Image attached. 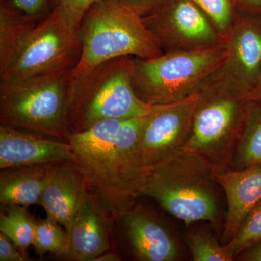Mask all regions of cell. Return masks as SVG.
<instances>
[{
    "instance_id": "6da1fadb",
    "label": "cell",
    "mask_w": 261,
    "mask_h": 261,
    "mask_svg": "<svg viewBox=\"0 0 261 261\" xmlns=\"http://www.w3.org/2000/svg\"><path fill=\"white\" fill-rule=\"evenodd\" d=\"M144 116L125 120L116 140L95 136L75 148V167L106 212L123 217L141 196L146 169L139 149Z\"/></svg>"
},
{
    "instance_id": "7a4b0ae2",
    "label": "cell",
    "mask_w": 261,
    "mask_h": 261,
    "mask_svg": "<svg viewBox=\"0 0 261 261\" xmlns=\"http://www.w3.org/2000/svg\"><path fill=\"white\" fill-rule=\"evenodd\" d=\"M135 57L113 58L69 78L65 126L80 132L106 119L145 116L152 105L144 102L133 86Z\"/></svg>"
},
{
    "instance_id": "3957f363",
    "label": "cell",
    "mask_w": 261,
    "mask_h": 261,
    "mask_svg": "<svg viewBox=\"0 0 261 261\" xmlns=\"http://www.w3.org/2000/svg\"><path fill=\"white\" fill-rule=\"evenodd\" d=\"M214 168L186 148L147 170L141 196H147L187 225L207 221L221 224V206Z\"/></svg>"
},
{
    "instance_id": "277c9868",
    "label": "cell",
    "mask_w": 261,
    "mask_h": 261,
    "mask_svg": "<svg viewBox=\"0 0 261 261\" xmlns=\"http://www.w3.org/2000/svg\"><path fill=\"white\" fill-rule=\"evenodd\" d=\"M253 103L221 69L200 89L185 148L203 158L214 169L229 168Z\"/></svg>"
},
{
    "instance_id": "5b68a950",
    "label": "cell",
    "mask_w": 261,
    "mask_h": 261,
    "mask_svg": "<svg viewBox=\"0 0 261 261\" xmlns=\"http://www.w3.org/2000/svg\"><path fill=\"white\" fill-rule=\"evenodd\" d=\"M82 53L69 78L123 56L150 59L163 54L142 17L118 0H99L86 12L80 24Z\"/></svg>"
},
{
    "instance_id": "8992f818",
    "label": "cell",
    "mask_w": 261,
    "mask_h": 261,
    "mask_svg": "<svg viewBox=\"0 0 261 261\" xmlns=\"http://www.w3.org/2000/svg\"><path fill=\"white\" fill-rule=\"evenodd\" d=\"M228 58L226 43L198 49L168 51L150 59L135 58L133 86L150 105L181 100L198 92Z\"/></svg>"
},
{
    "instance_id": "52a82bcc",
    "label": "cell",
    "mask_w": 261,
    "mask_h": 261,
    "mask_svg": "<svg viewBox=\"0 0 261 261\" xmlns=\"http://www.w3.org/2000/svg\"><path fill=\"white\" fill-rule=\"evenodd\" d=\"M70 70L0 84L1 124L36 134L65 137Z\"/></svg>"
},
{
    "instance_id": "ba28073f",
    "label": "cell",
    "mask_w": 261,
    "mask_h": 261,
    "mask_svg": "<svg viewBox=\"0 0 261 261\" xmlns=\"http://www.w3.org/2000/svg\"><path fill=\"white\" fill-rule=\"evenodd\" d=\"M82 47L80 24L61 10L51 9L33 29L8 70L0 75V84L71 71L80 61Z\"/></svg>"
},
{
    "instance_id": "9c48e42d",
    "label": "cell",
    "mask_w": 261,
    "mask_h": 261,
    "mask_svg": "<svg viewBox=\"0 0 261 261\" xmlns=\"http://www.w3.org/2000/svg\"><path fill=\"white\" fill-rule=\"evenodd\" d=\"M200 89L181 100L152 105L144 116L139 149L146 169L157 166L185 148L191 135Z\"/></svg>"
},
{
    "instance_id": "30bf717a",
    "label": "cell",
    "mask_w": 261,
    "mask_h": 261,
    "mask_svg": "<svg viewBox=\"0 0 261 261\" xmlns=\"http://www.w3.org/2000/svg\"><path fill=\"white\" fill-rule=\"evenodd\" d=\"M142 19L161 49L187 50L221 42L219 33L192 0H172Z\"/></svg>"
},
{
    "instance_id": "8fae6325",
    "label": "cell",
    "mask_w": 261,
    "mask_h": 261,
    "mask_svg": "<svg viewBox=\"0 0 261 261\" xmlns=\"http://www.w3.org/2000/svg\"><path fill=\"white\" fill-rule=\"evenodd\" d=\"M75 161L69 142H60L19 128L0 125V168L22 167Z\"/></svg>"
},
{
    "instance_id": "7c38bea8",
    "label": "cell",
    "mask_w": 261,
    "mask_h": 261,
    "mask_svg": "<svg viewBox=\"0 0 261 261\" xmlns=\"http://www.w3.org/2000/svg\"><path fill=\"white\" fill-rule=\"evenodd\" d=\"M226 43L228 58L222 70L250 97L261 74V25L250 19L240 20Z\"/></svg>"
},
{
    "instance_id": "4fadbf2b",
    "label": "cell",
    "mask_w": 261,
    "mask_h": 261,
    "mask_svg": "<svg viewBox=\"0 0 261 261\" xmlns=\"http://www.w3.org/2000/svg\"><path fill=\"white\" fill-rule=\"evenodd\" d=\"M214 177L227 202L223 241L228 243L248 213L261 200V166L235 171L214 169ZM224 244V245H225Z\"/></svg>"
},
{
    "instance_id": "5bb4252c",
    "label": "cell",
    "mask_w": 261,
    "mask_h": 261,
    "mask_svg": "<svg viewBox=\"0 0 261 261\" xmlns=\"http://www.w3.org/2000/svg\"><path fill=\"white\" fill-rule=\"evenodd\" d=\"M102 206L87 192L73 220L68 255L73 260L93 261L109 249L107 225Z\"/></svg>"
},
{
    "instance_id": "9a60e30c",
    "label": "cell",
    "mask_w": 261,
    "mask_h": 261,
    "mask_svg": "<svg viewBox=\"0 0 261 261\" xmlns=\"http://www.w3.org/2000/svg\"><path fill=\"white\" fill-rule=\"evenodd\" d=\"M122 218L132 250L140 260H177L180 251L176 240L148 213L133 207Z\"/></svg>"
},
{
    "instance_id": "2e32d148",
    "label": "cell",
    "mask_w": 261,
    "mask_h": 261,
    "mask_svg": "<svg viewBox=\"0 0 261 261\" xmlns=\"http://www.w3.org/2000/svg\"><path fill=\"white\" fill-rule=\"evenodd\" d=\"M87 192L83 178L75 168L51 166L39 205L68 232Z\"/></svg>"
},
{
    "instance_id": "e0dca14e",
    "label": "cell",
    "mask_w": 261,
    "mask_h": 261,
    "mask_svg": "<svg viewBox=\"0 0 261 261\" xmlns=\"http://www.w3.org/2000/svg\"><path fill=\"white\" fill-rule=\"evenodd\" d=\"M51 164L22 166L2 170L0 202L9 205H39Z\"/></svg>"
},
{
    "instance_id": "ac0fdd59",
    "label": "cell",
    "mask_w": 261,
    "mask_h": 261,
    "mask_svg": "<svg viewBox=\"0 0 261 261\" xmlns=\"http://www.w3.org/2000/svg\"><path fill=\"white\" fill-rule=\"evenodd\" d=\"M37 22L0 0V75L14 62Z\"/></svg>"
},
{
    "instance_id": "d6986e66",
    "label": "cell",
    "mask_w": 261,
    "mask_h": 261,
    "mask_svg": "<svg viewBox=\"0 0 261 261\" xmlns=\"http://www.w3.org/2000/svg\"><path fill=\"white\" fill-rule=\"evenodd\" d=\"M261 166V102H254L229 168L240 171Z\"/></svg>"
},
{
    "instance_id": "ffe728a7",
    "label": "cell",
    "mask_w": 261,
    "mask_h": 261,
    "mask_svg": "<svg viewBox=\"0 0 261 261\" xmlns=\"http://www.w3.org/2000/svg\"><path fill=\"white\" fill-rule=\"evenodd\" d=\"M36 225L24 206H6V210L0 213V232L21 250L32 245Z\"/></svg>"
},
{
    "instance_id": "44dd1931",
    "label": "cell",
    "mask_w": 261,
    "mask_h": 261,
    "mask_svg": "<svg viewBox=\"0 0 261 261\" xmlns=\"http://www.w3.org/2000/svg\"><path fill=\"white\" fill-rule=\"evenodd\" d=\"M32 245L39 253L53 252L58 255H68L69 235L60 227L54 219L47 216L36 225Z\"/></svg>"
},
{
    "instance_id": "7402d4cb",
    "label": "cell",
    "mask_w": 261,
    "mask_h": 261,
    "mask_svg": "<svg viewBox=\"0 0 261 261\" xmlns=\"http://www.w3.org/2000/svg\"><path fill=\"white\" fill-rule=\"evenodd\" d=\"M260 241L261 200L248 213L233 238L224 246L233 260L242 252Z\"/></svg>"
},
{
    "instance_id": "603a6c76",
    "label": "cell",
    "mask_w": 261,
    "mask_h": 261,
    "mask_svg": "<svg viewBox=\"0 0 261 261\" xmlns=\"http://www.w3.org/2000/svg\"><path fill=\"white\" fill-rule=\"evenodd\" d=\"M186 242L192 259L195 261H232L224 245L205 231H195L187 235Z\"/></svg>"
},
{
    "instance_id": "cb8c5ba5",
    "label": "cell",
    "mask_w": 261,
    "mask_h": 261,
    "mask_svg": "<svg viewBox=\"0 0 261 261\" xmlns=\"http://www.w3.org/2000/svg\"><path fill=\"white\" fill-rule=\"evenodd\" d=\"M214 23L219 34L230 31L232 7L230 0H192Z\"/></svg>"
},
{
    "instance_id": "d4e9b609",
    "label": "cell",
    "mask_w": 261,
    "mask_h": 261,
    "mask_svg": "<svg viewBox=\"0 0 261 261\" xmlns=\"http://www.w3.org/2000/svg\"><path fill=\"white\" fill-rule=\"evenodd\" d=\"M13 8L39 23L51 11L50 0H8Z\"/></svg>"
},
{
    "instance_id": "484cf974",
    "label": "cell",
    "mask_w": 261,
    "mask_h": 261,
    "mask_svg": "<svg viewBox=\"0 0 261 261\" xmlns=\"http://www.w3.org/2000/svg\"><path fill=\"white\" fill-rule=\"evenodd\" d=\"M99 0H50L51 10L58 9L81 24L86 12Z\"/></svg>"
},
{
    "instance_id": "4316f807",
    "label": "cell",
    "mask_w": 261,
    "mask_h": 261,
    "mask_svg": "<svg viewBox=\"0 0 261 261\" xmlns=\"http://www.w3.org/2000/svg\"><path fill=\"white\" fill-rule=\"evenodd\" d=\"M140 16L144 17L172 0H118Z\"/></svg>"
},
{
    "instance_id": "83f0119b",
    "label": "cell",
    "mask_w": 261,
    "mask_h": 261,
    "mask_svg": "<svg viewBox=\"0 0 261 261\" xmlns=\"http://www.w3.org/2000/svg\"><path fill=\"white\" fill-rule=\"evenodd\" d=\"M13 242L3 233H0V261H25L27 257L17 251Z\"/></svg>"
},
{
    "instance_id": "f1b7e54d",
    "label": "cell",
    "mask_w": 261,
    "mask_h": 261,
    "mask_svg": "<svg viewBox=\"0 0 261 261\" xmlns=\"http://www.w3.org/2000/svg\"><path fill=\"white\" fill-rule=\"evenodd\" d=\"M238 256L242 260L261 261V241L242 252Z\"/></svg>"
},
{
    "instance_id": "f546056e",
    "label": "cell",
    "mask_w": 261,
    "mask_h": 261,
    "mask_svg": "<svg viewBox=\"0 0 261 261\" xmlns=\"http://www.w3.org/2000/svg\"><path fill=\"white\" fill-rule=\"evenodd\" d=\"M250 98L253 102H261V74L256 86L250 94Z\"/></svg>"
},
{
    "instance_id": "4dcf8cb0",
    "label": "cell",
    "mask_w": 261,
    "mask_h": 261,
    "mask_svg": "<svg viewBox=\"0 0 261 261\" xmlns=\"http://www.w3.org/2000/svg\"><path fill=\"white\" fill-rule=\"evenodd\" d=\"M94 261H118L120 260L119 257L115 253H108L104 254V255H100L94 258ZM93 260V261H94Z\"/></svg>"
},
{
    "instance_id": "1f68e13d",
    "label": "cell",
    "mask_w": 261,
    "mask_h": 261,
    "mask_svg": "<svg viewBox=\"0 0 261 261\" xmlns=\"http://www.w3.org/2000/svg\"><path fill=\"white\" fill-rule=\"evenodd\" d=\"M243 1L252 8H261V0H243Z\"/></svg>"
}]
</instances>
